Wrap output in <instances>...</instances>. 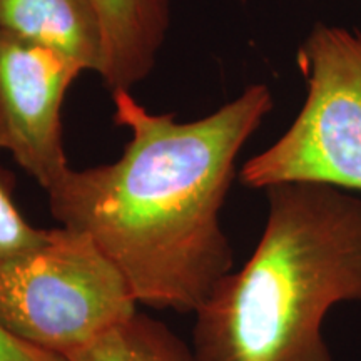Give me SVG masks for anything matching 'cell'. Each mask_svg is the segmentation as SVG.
Returning a JSON list of instances; mask_svg holds the SVG:
<instances>
[{"mask_svg":"<svg viewBox=\"0 0 361 361\" xmlns=\"http://www.w3.org/2000/svg\"><path fill=\"white\" fill-rule=\"evenodd\" d=\"M16 178L0 164V266L47 239L49 229L35 228L24 218L13 200Z\"/></svg>","mask_w":361,"mask_h":361,"instance_id":"9","label":"cell"},{"mask_svg":"<svg viewBox=\"0 0 361 361\" xmlns=\"http://www.w3.org/2000/svg\"><path fill=\"white\" fill-rule=\"evenodd\" d=\"M114 123L130 133L116 162L67 169L49 188L61 226L90 234L119 266L139 303L194 313L233 269L221 209L239 151L273 96L264 84L202 119L178 123L130 96L112 94Z\"/></svg>","mask_w":361,"mask_h":361,"instance_id":"1","label":"cell"},{"mask_svg":"<svg viewBox=\"0 0 361 361\" xmlns=\"http://www.w3.org/2000/svg\"><path fill=\"white\" fill-rule=\"evenodd\" d=\"M67 361H192L191 348L171 329L144 313L67 356Z\"/></svg>","mask_w":361,"mask_h":361,"instance_id":"8","label":"cell"},{"mask_svg":"<svg viewBox=\"0 0 361 361\" xmlns=\"http://www.w3.org/2000/svg\"><path fill=\"white\" fill-rule=\"evenodd\" d=\"M0 32L74 59L101 74L104 30L94 0H0Z\"/></svg>","mask_w":361,"mask_h":361,"instance_id":"6","label":"cell"},{"mask_svg":"<svg viewBox=\"0 0 361 361\" xmlns=\"http://www.w3.org/2000/svg\"><path fill=\"white\" fill-rule=\"evenodd\" d=\"M133 288L90 234L47 239L0 266V323L35 348L67 358L137 313Z\"/></svg>","mask_w":361,"mask_h":361,"instance_id":"3","label":"cell"},{"mask_svg":"<svg viewBox=\"0 0 361 361\" xmlns=\"http://www.w3.org/2000/svg\"><path fill=\"white\" fill-rule=\"evenodd\" d=\"M308 96L290 129L245 162L250 189L283 183L361 191V30L316 24L298 51Z\"/></svg>","mask_w":361,"mask_h":361,"instance_id":"4","label":"cell"},{"mask_svg":"<svg viewBox=\"0 0 361 361\" xmlns=\"http://www.w3.org/2000/svg\"><path fill=\"white\" fill-rule=\"evenodd\" d=\"M104 30L101 75L112 94L142 82L154 69L171 24V0H94Z\"/></svg>","mask_w":361,"mask_h":361,"instance_id":"7","label":"cell"},{"mask_svg":"<svg viewBox=\"0 0 361 361\" xmlns=\"http://www.w3.org/2000/svg\"><path fill=\"white\" fill-rule=\"evenodd\" d=\"M258 246L194 311L192 361H335L326 314L361 301V200L316 183L264 189Z\"/></svg>","mask_w":361,"mask_h":361,"instance_id":"2","label":"cell"},{"mask_svg":"<svg viewBox=\"0 0 361 361\" xmlns=\"http://www.w3.org/2000/svg\"><path fill=\"white\" fill-rule=\"evenodd\" d=\"M74 59L0 32V151L47 191L69 169L62 130Z\"/></svg>","mask_w":361,"mask_h":361,"instance_id":"5","label":"cell"},{"mask_svg":"<svg viewBox=\"0 0 361 361\" xmlns=\"http://www.w3.org/2000/svg\"><path fill=\"white\" fill-rule=\"evenodd\" d=\"M0 361H67L62 356L47 353L20 338L12 335L8 329L0 323Z\"/></svg>","mask_w":361,"mask_h":361,"instance_id":"10","label":"cell"}]
</instances>
